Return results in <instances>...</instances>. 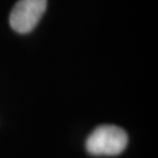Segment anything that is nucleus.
<instances>
[{"instance_id": "nucleus-1", "label": "nucleus", "mask_w": 158, "mask_h": 158, "mask_svg": "<svg viewBox=\"0 0 158 158\" xmlns=\"http://www.w3.org/2000/svg\"><path fill=\"white\" fill-rule=\"evenodd\" d=\"M128 135L117 125H100L85 142L87 151L95 156H115L127 148Z\"/></svg>"}, {"instance_id": "nucleus-2", "label": "nucleus", "mask_w": 158, "mask_h": 158, "mask_svg": "<svg viewBox=\"0 0 158 158\" xmlns=\"http://www.w3.org/2000/svg\"><path fill=\"white\" fill-rule=\"evenodd\" d=\"M47 7V0H19L10 15L11 27L18 33H28L38 25Z\"/></svg>"}]
</instances>
